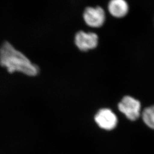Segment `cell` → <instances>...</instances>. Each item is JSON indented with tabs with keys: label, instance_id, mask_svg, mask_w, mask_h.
<instances>
[{
	"label": "cell",
	"instance_id": "obj_4",
	"mask_svg": "<svg viewBox=\"0 0 154 154\" xmlns=\"http://www.w3.org/2000/svg\"><path fill=\"white\" fill-rule=\"evenodd\" d=\"M74 42L78 49L82 51H87L97 47L98 36L93 32L79 31L75 35Z\"/></svg>",
	"mask_w": 154,
	"mask_h": 154
},
{
	"label": "cell",
	"instance_id": "obj_1",
	"mask_svg": "<svg viewBox=\"0 0 154 154\" xmlns=\"http://www.w3.org/2000/svg\"><path fill=\"white\" fill-rule=\"evenodd\" d=\"M0 65L10 73L21 72L28 76L38 74V66L30 61L21 51L16 49L9 42H5L0 49Z\"/></svg>",
	"mask_w": 154,
	"mask_h": 154
},
{
	"label": "cell",
	"instance_id": "obj_5",
	"mask_svg": "<svg viewBox=\"0 0 154 154\" xmlns=\"http://www.w3.org/2000/svg\"><path fill=\"white\" fill-rule=\"evenodd\" d=\"M95 121L101 128L111 130L116 128L118 123V118L112 110L102 109L95 116Z\"/></svg>",
	"mask_w": 154,
	"mask_h": 154
},
{
	"label": "cell",
	"instance_id": "obj_2",
	"mask_svg": "<svg viewBox=\"0 0 154 154\" xmlns=\"http://www.w3.org/2000/svg\"><path fill=\"white\" fill-rule=\"evenodd\" d=\"M118 109L127 119L134 121L140 116L141 104L137 99L130 96H126L119 103Z\"/></svg>",
	"mask_w": 154,
	"mask_h": 154
},
{
	"label": "cell",
	"instance_id": "obj_3",
	"mask_svg": "<svg viewBox=\"0 0 154 154\" xmlns=\"http://www.w3.org/2000/svg\"><path fill=\"white\" fill-rule=\"evenodd\" d=\"M83 17L88 26L93 28H100L105 23L106 14L104 9L100 6L88 7L85 9Z\"/></svg>",
	"mask_w": 154,
	"mask_h": 154
},
{
	"label": "cell",
	"instance_id": "obj_7",
	"mask_svg": "<svg viewBox=\"0 0 154 154\" xmlns=\"http://www.w3.org/2000/svg\"><path fill=\"white\" fill-rule=\"evenodd\" d=\"M142 116L144 123L149 128L154 130V106L144 109Z\"/></svg>",
	"mask_w": 154,
	"mask_h": 154
},
{
	"label": "cell",
	"instance_id": "obj_6",
	"mask_svg": "<svg viewBox=\"0 0 154 154\" xmlns=\"http://www.w3.org/2000/svg\"><path fill=\"white\" fill-rule=\"evenodd\" d=\"M108 10L112 16L122 18L128 11V5L125 0H111L108 5Z\"/></svg>",
	"mask_w": 154,
	"mask_h": 154
}]
</instances>
